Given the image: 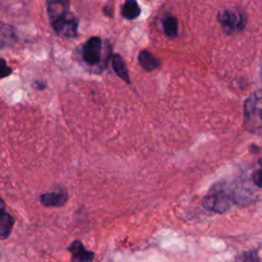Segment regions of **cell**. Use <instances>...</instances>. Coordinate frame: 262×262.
<instances>
[{
  "mask_svg": "<svg viewBox=\"0 0 262 262\" xmlns=\"http://www.w3.org/2000/svg\"><path fill=\"white\" fill-rule=\"evenodd\" d=\"M138 62L140 63V66L145 70V71H154L157 68L160 67V60L155 57L150 52H148L147 50H141L138 53Z\"/></svg>",
  "mask_w": 262,
  "mask_h": 262,
  "instance_id": "8fae6325",
  "label": "cell"
},
{
  "mask_svg": "<svg viewBox=\"0 0 262 262\" xmlns=\"http://www.w3.org/2000/svg\"><path fill=\"white\" fill-rule=\"evenodd\" d=\"M16 36L15 31L12 27L6 26L5 24L1 25V47L4 48L5 46L10 45L11 43L15 42Z\"/></svg>",
  "mask_w": 262,
  "mask_h": 262,
  "instance_id": "5bb4252c",
  "label": "cell"
},
{
  "mask_svg": "<svg viewBox=\"0 0 262 262\" xmlns=\"http://www.w3.org/2000/svg\"><path fill=\"white\" fill-rule=\"evenodd\" d=\"M72 255V262H92L94 253L87 250L80 241H74L68 248Z\"/></svg>",
  "mask_w": 262,
  "mask_h": 262,
  "instance_id": "ba28073f",
  "label": "cell"
},
{
  "mask_svg": "<svg viewBox=\"0 0 262 262\" xmlns=\"http://www.w3.org/2000/svg\"><path fill=\"white\" fill-rule=\"evenodd\" d=\"M252 179H253V182L258 187L262 188V160L259 161L258 168H256V170L254 171V173L252 175Z\"/></svg>",
  "mask_w": 262,
  "mask_h": 262,
  "instance_id": "2e32d148",
  "label": "cell"
},
{
  "mask_svg": "<svg viewBox=\"0 0 262 262\" xmlns=\"http://www.w3.org/2000/svg\"><path fill=\"white\" fill-rule=\"evenodd\" d=\"M112 66H113V69L115 71V73L123 80L125 81L126 83H131V80H130V77H129V72H128V69L123 60V57L116 53L112 56Z\"/></svg>",
  "mask_w": 262,
  "mask_h": 262,
  "instance_id": "30bf717a",
  "label": "cell"
},
{
  "mask_svg": "<svg viewBox=\"0 0 262 262\" xmlns=\"http://www.w3.org/2000/svg\"><path fill=\"white\" fill-rule=\"evenodd\" d=\"M78 25V18L75 16L74 13L70 11L51 24L53 30L57 35L67 38H73L77 36Z\"/></svg>",
  "mask_w": 262,
  "mask_h": 262,
  "instance_id": "5b68a950",
  "label": "cell"
},
{
  "mask_svg": "<svg viewBox=\"0 0 262 262\" xmlns=\"http://www.w3.org/2000/svg\"><path fill=\"white\" fill-rule=\"evenodd\" d=\"M140 14V7L136 0H126L122 6V15L126 19H135Z\"/></svg>",
  "mask_w": 262,
  "mask_h": 262,
  "instance_id": "7c38bea8",
  "label": "cell"
},
{
  "mask_svg": "<svg viewBox=\"0 0 262 262\" xmlns=\"http://www.w3.org/2000/svg\"><path fill=\"white\" fill-rule=\"evenodd\" d=\"M244 127L262 136V89L254 91L244 103Z\"/></svg>",
  "mask_w": 262,
  "mask_h": 262,
  "instance_id": "7a4b0ae2",
  "label": "cell"
},
{
  "mask_svg": "<svg viewBox=\"0 0 262 262\" xmlns=\"http://www.w3.org/2000/svg\"><path fill=\"white\" fill-rule=\"evenodd\" d=\"M34 87H36L37 89H43L45 88V84L43 82H40V81H36L34 83Z\"/></svg>",
  "mask_w": 262,
  "mask_h": 262,
  "instance_id": "ac0fdd59",
  "label": "cell"
},
{
  "mask_svg": "<svg viewBox=\"0 0 262 262\" xmlns=\"http://www.w3.org/2000/svg\"><path fill=\"white\" fill-rule=\"evenodd\" d=\"M14 224V219L4 209V202H2L1 215H0V236L1 239H5L11 232Z\"/></svg>",
  "mask_w": 262,
  "mask_h": 262,
  "instance_id": "9c48e42d",
  "label": "cell"
},
{
  "mask_svg": "<svg viewBox=\"0 0 262 262\" xmlns=\"http://www.w3.org/2000/svg\"><path fill=\"white\" fill-rule=\"evenodd\" d=\"M102 41L99 37H91L82 46L81 56L83 61L90 67H99L102 60Z\"/></svg>",
  "mask_w": 262,
  "mask_h": 262,
  "instance_id": "277c9868",
  "label": "cell"
},
{
  "mask_svg": "<svg viewBox=\"0 0 262 262\" xmlns=\"http://www.w3.org/2000/svg\"><path fill=\"white\" fill-rule=\"evenodd\" d=\"M2 67H1V77L2 78H4V77H6V76H9L10 74H11V72H12V70H11V68H9L7 64H6V62H5V59H2Z\"/></svg>",
  "mask_w": 262,
  "mask_h": 262,
  "instance_id": "e0dca14e",
  "label": "cell"
},
{
  "mask_svg": "<svg viewBox=\"0 0 262 262\" xmlns=\"http://www.w3.org/2000/svg\"><path fill=\"white\" fill-rule=\"evenodd\" d=\"M217 19L228 35L242 32L247 24L246 14L241 9H224L218 13Z\"/></svg>",
  "mask_w": 262,
  "mask_h": 262,
  "instance_id": "3957f363",
  "label": "cell"
},
{
  "mask_svg": "<svg viewBox=\"0 0 262 262\" xmlns=\"http://www.w3.org/2000/svg\"><path fill=\"white\" fill-rule=\"evenodd\" d=\"M70 0H46V8L50 23H54L69 12Z\"/></svg>",
  "mask_w": 262,
  "mask_h": 262,
  "instance_id": "8992f818",
  "label": "cell"
},
{
  "mask_svg": "<svg viewBox=\"0 0 262 262\" xmlns=\"http://www.w3.org/2000/svg\"><path fill=\"white\" fill-rule=\"evenodd\" d=\"M68 199V192L64 189L57 188L41 194L40 202L45 207H61L67 203Z\"/></svg>",
  "mask_w": 262,
  "mask_h": 262,
  "instance_id": "52a82bcc",
  "label": "cell"
},
{
  "mask_svg": "<svg viewBox=\"0 0 262 262\" xmlns=\"http://www.w3.org/2000/svg\"><path fill=\"white\" fill-rule=\"evenodd\" d=\"M163 29L165 34L170 37V38H174L178 35V23H177V18L171 14H167L164 18H163Z\"/></svg>",
  "mask_w": 262,
  "mask_h": 262,
  "instance_id": "4fadbf2b",
  "label": "cell"
},
{
  "mask_svg": "<svg viewBox=\"0 0 262 262\" xmlns=\"http://www.w3.org/2000/svg\"><path fill=\"white\" fill-rule=\"evenodd\" d=\"M239 262H260L256 251H247L239 257Z\"/></svg>",
  "mask_w": 262,
  "mask_h": 262,
  "instance_id": "9a60e30c",
  "label": "cell"
},
{
  "mask_svg": "<svg viewBox=\"0 0 262 262\" xmlns=\"http://www.w3.org/2000/svg\"><path fill=\"white\" fill-rule=\"evenodd\" d=\"M239 201L233 186L226 182L214 184L203 200V206L215 213H224Z\"/></svg>",
  "mask_w": 262,
  "mask_h": 262,
  "instance_id": "6da1fadb",
  "label": "cell"
}]
</instances>
